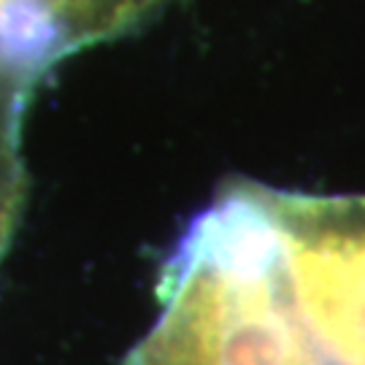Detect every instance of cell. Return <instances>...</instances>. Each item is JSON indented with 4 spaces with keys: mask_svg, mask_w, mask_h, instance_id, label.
<instances>
[{
    "mask_svg": "<svg viewBox=\"0 0 365 365\" xmlns=\"http://www.w3.org/2000/svg\"><path fill=\"white\" fill-rule=\"evenodd\" d=\"M168 0H0V141L22 144L41 78L90 46L128 36Z\"/></svg>",
    "mask_w": 365,
    "mask_h": 365,
    "instance_id": "obj_2",
    "label": "cell"
},
{
    "mask_svg": "<svg viewBox=\"0 0 365 365\" xmlns=\"http://www.w3.org/2000/svg\"><path fill=\"white\" fill-rule=\"evenodd\" d=\"M25 165L22 146L0 141V260L11 247L14 230L25 206Z\"/></svg>",
    "mask_w": 365,
    "mask_h": 365,
    "instance_id": "obj_3",
    "label": "cell"
},
{
    "mask_svg": "<svg viewBox=\"0 0 365 365\" xmlns=\"http://www.w3.org/2000/svg\"><path fill=\"white\" fill-rule=\"evenodd\" d=\"M125 365H365V195L230 179L157 282Z\"/></svg>",
    "mask_w": 365,
    "mask_h": 365,
    "instance_id": "obj_1",
    "label": "cell"
}]
</instances>
